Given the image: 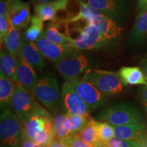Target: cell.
Masks as SVG:
<instances>
[{"instance_id": "cell-1", "label": "cell", "mask_w": 147, "mask_h": 147, "mask_svg": "<svg viewBox=\"0 0 147 147\" xmlns=\"http://www.w3.org/2000/svg\"><path fill=\"white\" fill-rule=\"evenodd\" d=\"M22 126L27 135L41 147H47L55 138L54 117L42 106Z\"/></svg>"}, {"instance_id": "cell-2", "label": "cell", "mask_w": 147, "mask_h": 147, "mask_svg": "<svg viewBox=\"0 0 147 147\" xmlns=\"http://www.w3.org/2000/svg\"><path fill=\"white\" fill-rule=\"evenodd\" d=\"M34 94L53 115L55 116L63 111L61 91L56 78L51 73H46L39 78Z\"/></svg>"}, {"instance_id": "cell-3", "label": "cell", "mask_w": 147, "mask_h": 147, "mask_svg": "<svg viewBox=\"0 0 147 147\" xmlns=\"http://www.w3.org/2000/svg\"><path fill=\"white\" fill-rule=\"evenodd\" d=\"M73 23L76 25L71 30L68 29V32L69 34L74 32L76 34V37L71 38L70 45V47L75 50L78 51L97 50L111 45L104 39L92 21L89 23L85 22L82 25H78V23Z\"/></svg>"}, {"instance_id": "cell-4", "label": "cell", "mask_w": 147, "mask_h": 147, "mask_svg": "<svg viewBox=\"0 0 147 147\" xmlns=\"http://www.w3.org/2000/svg\"><path fill=\"white\" fill-rule=\"evenodd\" d=\"M142 119L136 108L125 103L110 106L101 111L97 117L98 121L108 123L113 127L142 123Z\"/></svg>"}, {"instance_id": "cell-5", "label": "cell", "mask_w": 147, "mask_h": 147, "mask_svg": "<svg viewBox=\"0 0 147 147\" xmlns=\"http://www.w3.org/2000/svg\"><path fill=\"white\" fill-rule=\"evenodd\" d=\"M82 77L106 96L119 94L125 86L119 73L111 71L91 69L86 71Z\"/></svg>"}, {"instance_id": "cell-6", "label": "cell", "mask_w": 147, "mask_h": 147, "mask_svg": "<svg viewBox=\"0 0 147 147\" xmlns=\"http://www.w3.org/2000/svg\"><path fill=\"white\" fill-rule=\"evenodd\" d=\"M22 123L11 108L1 110L0 141L1 147H20Z\"/></svg>"}, {"instance_id": "cell-7", "label": "cell", "mask_w": 147, "mask_h": 147, "mask_svg": "<svg viewBox=\"0 0 147 147\" xmlns=\"http://www.w3.org/2000/svg\"><path fill=\"white\" fill-rule=\"evenodd\" d=\"M41 106L35 99L34 93L16 82L15 89L11 100V108L21 121L25 124Z\"/></svg>"}, {"instance_id": "cell-8", "label": "cell", "mask_w": 147, "mask_h": 147, "mask_svg": "<svg viewBox=\"0 0 147 147\" xmlns=\"http://www.w3.org/2000/svg\"><path fill=\"white\" fill-rule=\"evenodd\" d=\"M91 61L82 51H77L70 56L55 63V67L65 81L80 77L91 69Z\"/></svg>"}, {"instance_id": "cell-9", "label": "cell", "mask_w": 147, "mask_h": 147, "mask_svg": "<svg viewBox=\"0 0 147 147\" xmlns=\"http://www.w3.org/2000/svg\"><path fill=\"white\" fill-rule=\"evenodd\" d=\"M85 3L104 15L117 21L124 23L129 14V7L126 0H78Z\"/></svg>"}, {"instance_id": "cell-10", "label": "cell", "mask_w": 147, "mask_h": 147, "mask_svg": "<svg viewBox=\"0 0 147 147\" xmlns=\"http://www.w3.org/2000/svg\"><path fill=\"white\" fill-rule=\"evenodd\" d=\"M67 82H69L73 86L91 110L102 107L107 103L108 96L103 94L91 82L83 77L71 79Z\"/></svg>"}, {"instance_id": "cell-11", "label": "cell", "mask_w": 147, "mask_h": 147, "mask_svg": "<svg viewBox=\"0 0 147 147\" xmlns=\"http://www.w3.org/2000/svg\"><path fill=\"white\" fill-rule=\"evenodd\" d=\"M61 100L64 113L91 118V108L69 82L65 81L62 85Z\"/></svg>"}, {"instance_id": "cell-12", "label": "cell", "mask_w": 147, "mask_h": 147, "mask_svg": "<svg viewBox=\"0 0 147 147\" xmlns=\"http://www.w3.org/2000/svg\"><path fill=\"white\" fill-rule=\"evenodd\" d=\"M6 3L11 25L18 29L27 28L32 20L29 3L23 0H6Z\"/></svg>"}, {"instance_id": "cell-13", "label": "cell", "mask_w": 147, "mask_h": 147, "mask_svg": "<svg viewBox=\"0 0 147 147\" xmlns=\"http://www.w3.org/2000/svg\"><path fill=\"white\" fill-rule=\"evenodd\" d=\"M115 137L129 143L134 147L146 145V128L143 123L114 127Z\"/></svg>"}, {"instance_id": "cell-14", "label": "cell", "mask_w": 147, "mask_h": 147, "mask_svg": "<svg viewBox=\"0 0 147 147\" xmlns=\"http://www.w3.org/2000/svg\"><path fill=\"white\" fill-rule=\"evenodd\" d=\"M36 44L43 56L55 63L70 56L77 51L69 46L53 43L45 38L43 33Z\"/></svg>"}, {"instance_id": "cell-15", "label": "cell", "mask_w": 147, "mask_h": 147, "mask_svg": "<svg viewBox=\"0 0 147 147\" xmlns=\"http://www.w3.org/2000/svg\"><path fill=\"white\" fill-rule=\"evenodd\" d=\"M43 35L53 43L70 47L71 39L69 36L68 25L65 19H57L49 22L44 29Z\"/></svg>"}, {"instance_id": "cell-16", "label": "cell", "mask_w": 147, "mask_h": 147, "mask_svg": "<svg viewBox=\"0 0 147 147\" xmlns=\"http://www.w3.org/2000/svg\"><path fill=\"white\" fill-rule=\"evenodd\" d=\"M16 78L17 82L33 93L39 80L35 69L27 63L21 54L17 57Z\"/></svg>"}, {"instance_id": "cell-17", "label": "cell", "mask_w": 147, "mask_h": 147, "mask_svg": "<svg viewBox=\"0 0 147 147\" xmlns=\"http://www.w3.org/2000/svg\"><path fill=\"white\" fill-rule=\"evenodd\" d=\"M91 21L99 29L104 39L111 45L117 41L123 30L117 21L103 14L95 16Z\"/></svg>"}, {"instance_id": "cell-18", "label": "cell", "mask_w": 147, "mask_h": 147, "mask_svg": "<svg viewBox=\"0 0 147 147\" xmlns=\"http://www.w3.org/2000/svg\"><path fill=\"white\" fill-rule=\"evenodd\" d=\"M21 54L29 65L42 72L45 67V57L38 49L36 43L29 42L22 36Z\"/></svg>"}, {"instance_id": "cell-19", "label": "cell", "mask_w": 147, "mask_h": 147, "mask_svg": "<svg viewBox=\"0 0 147 147\" xmlns=\"http://www.w3.org/2000/svg\"><path fill=\"white\" fill-rule=\"evenodd\" d=\"M119 75L125 85H146L147 80L142 69L139 67H122Z\"/></svg>"}, {"instance_id": "cell-20", "label": "cell", "mask_w": 147, "mask_h": 147, "mask_svg": "<svg viewBox=\"0 0 147 147\" xmlns=\"http://www.w3.org/2000/svg\"><path fill=\"white\" fill-rule=\"evenodd\" d=\"M16 82L0 71V106L1 110L11 108V100Z\"/></svg>"}, {"instance_id": "cell-21", "label": "cell", "mask_w": 147, "mask_h": 147, "mask_svg": "<svg viewBox=\"0 0 147 147\" xmlns=\"http://www.w3.org/2000/svg\"><path fill=\"white\" fill-rule=\"evenodd\" d=\"M147 40V11L138 14L129 36L132 43H141Z\"/></svg>"}, {"instance_id": "cell-22", "label": "cell", "mask_w": 147, "mask_h": 147, "mask_svg": "<svg viewBox=\"0 0 147 147\" xmlns=\"http://www.w3.org/2000/svg\"><path fill=\"white\" fill-rule=\"evenodd\" d=\"M17 57L14 56L8 51L1 50L0 53V70L3 74L17 82L16 78Z\"/></svg>"}, {"instance_id": "cell-23", "label": "cell", "mask_w": 147, "mask_h": 147, "mask_svg": "<svg viewBox=\"0 0 147 147\" xmlns=\"http://www.w3.org/2000/svg\"><path fill=\"white\" fill-rule=\"evenodd\" d=\"M22 37L19 29L10 24L9 32L3 40L7 51L14 56L18 57L21 54V45Z\"/></svg>"}, {"instance_id": "cell-24", "label": "cell", "mask_w": 147, "mask_h": 147, "mask_svg": "<svg viewBox=\"0 0 147 147\" xmlns=\"http://www.w3.org/2000/svg\"><path fill=\"white\" fill-rule=\"evenodd\" d=\"M97 124V121L91 119L80 133L77 134V136L84 142L95 147H97L101 142L98 138Z\"/></svg>"}, {"instance_id": "cell-25", "label": "cell", "mask_w": 147, "mask_h": 147, "mask_svg": "<svg viewBox=\"0 0 147 147\" xmlns=\"http://www.w3.org/2000/svg\"><path fill=\"white\" fill-rule=\"evenodd\" d=\"M34 12L37 17L42 21H54L57 20V11L52 2L37 3L34 6Z\"/></svg>"}, {"instance_id": "cell-26", "label": "cell", "mask_w": 147, "mask_h": 147, "mask_svg": "<svg viewBox=\"0 0 147 147\" xmlns=\"http://www.w3.org/2000/svg\"><path fill=\"white\" fill-rule=\"evenodd\" d=\"M55 138L63 140L70 136V125L65 113L54 116Z\"/></svg>"}, {"instance_id": "cell-27", "label": "cell", "mask_w": 147, "mask_h": 147, "mask_svg": "<svg viewBox=\"0 0 147 147\" xmlns=\"http://www.w3.org/2000/svg\"><path fill=\"white\" fill-rule=\"evenodd\" d=\"M43 32L44 22L36 16H32L30 26L27 29L23 36L29 42L36 43L40 39Z\"/></svg>"}, {"instance_id": "cell-28", "label": "cell", "mask_w": 147, "mask_h": 147, "mask_svg": "<svg viewBox=\"0 0 147 147\" xmlns=\"http://www.w3.org/2000/svg\"><path fill=\"white\" fill-rule=\"evenodd\" d=\"M70 125V136L77 135L80 133L91 118L81 115H75L70 113H65Z\"/></svg>"}, {"instance_id": "cell-29", "label": "cell", "mask_w": 147, "mask_h": 147, "mask_svg": "<svg viewBox=\"0 0 147 147\" xmlns=\"http://www.w3.org/2000/svg\"><path fill=\"white\" fill-rule=\"evenodd\" d=\"M97 134L100 142L105 143L115 137V128L106 122L97 121Z\"/></svg>"}, {"instance_id": "cell-30", "label": "cell", "mask_w": 147, "mask_h": 147, "mask_svg": "<svg viewBox=\"0 0 147 147\" xmlns=\"http://www.w3.org/2000/svg\"><path fill=\"white\" fill-rule=\"evenodd\" d=\"M61 141L63 142L67 147H95L85 142L77 135L69 136Z\"/></svg>"}, {"instance_id": "cell-31", "label": "cell", "mask_w": 147, "mask_h": 147, "mask_svg": "<svg viewBox=\"0 0 147 147\" xmlns=\"http://www.w3.org/2000/svg\"><path fill=\"white\" fill-rule=\"evenodd\" d=\"M97 147H134L129 143L118 138L114 137L105 143L101 142Z\"/></svg>"}, {"instance_id": "cell-32", "label": "cell", "mask_w": 147, "mask_h": 147, "mask_svg": "<svg viewBox=\"0 0 147 147\" xmlns=\"http://www.w3.org/2000/svg\"><path fill=\"white\" fill-rule=\"evenodd\" d=\"M10 27V22L8 18L0 16V39L1 44H2L3 40L7 36Z\"/></svg>"}, {"instance_id": "cell-33", "label": "cell", "mask_w": 147, "mask_h": 147, "mask_svg": "<svg viewBox=\"0 0 147 147\" xmlns=\"http://www.w3.org/2000/svg\"><path fill=\"white\" fill-rule=\"evenodd\" d=\"M20 147H41L39 144H37L36 142L32 140L29 138L27 134L25 133V130L23 129L22 126V132L21 137V142H20Z\"/></svg>"}, {"instance_id": "cell-34", "label": "cell", "mask_w": 147, "mask_h": 147, "mask_svg": "<svg viewBox=\"0 0 147 147\" xmlns=\"http://www.w3.org/2000/svg\"><path fill=\"white\" fill-rule=\"evenodd\" d=\"M140 97L143 106H144L145 109L147 111V84L143 85L141 87Z\"/></svg>"}, {"instance_id": "cell-35", "label": "cell", "mask_w": 147, "mask_h": 147, "mask_svg": "<svg viewBox=\"0 0 147 147\" xmlns=\"http://www.w3.org/2000/svg\"><path fill=\"white\" fill-rule=\"evenodd\" d=\"M0 16L8 18L6 0H0Z\"/></svg>"}, {"instance_id": "cell-36", "label": "cell", "mask_w": 147, "mask_h": 147, "mask_svg": "<svg viewBox=\"0 0 147 147\" xmlns=\"http://www.w3.org/2000/svg\"><path fill=\"white\" fill-rule=\"evenodd\" d=\"M138 13L147 11V0H138L137 4Z\"/></svg>"}, {"instance_id": "cell-37", "label": "cell", "mask_w": 147, "mask_h": 147, "mask_svg": "<svg viewBox=\"0 0 147 147\" xmlns=\"http://www.w3.org/2000/svg\"><path fill=\"white\" fill-rule=\"evenodd\" d=\"M47 147H67L63 142L57 138L53 139V140Z\"/></svg>"}, {"instance_id": "cell-38", "label": "cell", "mask_w": 147, "mask_h": 147, "mask_svg": "<svg viewBox=\"0 0 147 147\" xmlns=\"http://www.w3.org/2000/svg\"><path fill=\"white\" fill-rule=\"evenodd\" d=\"M142 70L144 72L145 76H146V78L147 80V58L144 59L143 60L142 63Z\"/></svg>"}, {"instance_id": "cell-39", "label": "cell", "mask_w": 147, "mask_h": 147, "mask_svg": "<svg viewBox=\"0 0 147 147\" xmlns=\"http://www.w3.org/2000/svg\"><path fill=\"white\" fill-rule=\"evenodd\" d=\"M52 1H53V0H36V3H49Z\"/></svg>"}, {"instance_id": "cell-40", "label": "cell", "mask_w": 147, "mask_h": 147, "mask_svg": "<svg viewBox=\"0 0 147 147\" xmlns=\"http://www.w3.org/2000/svg\"><path fill=\"white\" fill-rule=\"evenodd\" d=\"M32 3H36V0H30Z\"/></svg>"}, {"instance_id": "cell-41", "label": "cell", "mask_w": 147, "mask_h": 147, "mask_svg": "<svg viewBox=\"0 0 147 147\" xmlns=\"http://www.w3.org/2000/svg\"><path fill=\"white\" fill-rule=\"evenodd\" d=\"M127 1V0H126ZM129 1H135V0H129Z\"/></svg>"}, {"instance_id": "cell-42", "label": "cell", "mask_w": 147, "mask_h": 147, "mask_svg": "<svg viewBox=\"0 0 147 147\" xmlns=\"http://www.w3.org/2000/svg\"><path fill=\"white\" fill-rule=\"evenodd\" d=\"M144 147H147V146H146H146H144Z\"/></svg>"}]
</instances>
